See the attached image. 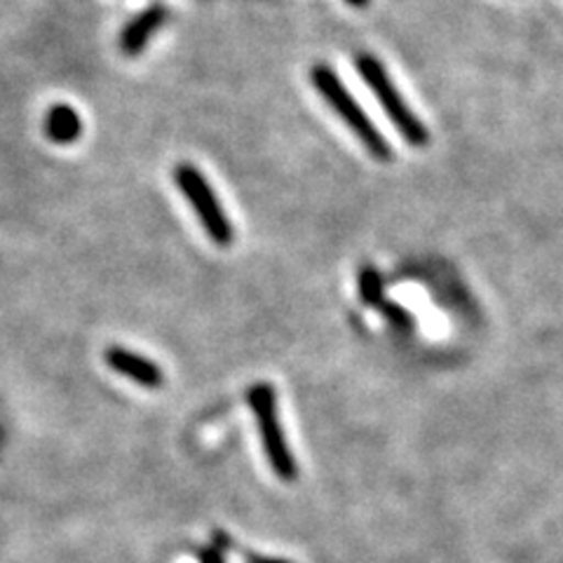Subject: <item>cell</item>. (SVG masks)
<instances>
[{
  "label": "cell",
  "instance_id": "cell-1",
  "mask_svg": "<svg viewBox=\"0 0 563 563\" xmlns=\"http://www.w3.org/2000/svg\"><path fill=\"white\" fill-rule=\"evenodd\" d=\"M310 80H312L314 90L320 92L322 99L331 106L333 113H336L350 128V132L362 141L364 148L372 153L376 161L390 163L393 161L390 144H387L385 136L376 130L374 122L368 120V115L364 113V109L357 103V99L350 95V90L343 85V80L336 76V70H333L327 64H317L310 70Z\"/></svg>",
  "mask_w": 563,
  "mask_h": 563
},
{
  "label": "cell",
  "instance_id": "cell-2",
  "mask_svg": "<svg viewBox=\"0 0 563 563\" xmlns=\"http://www.w3.org/2000/svg\"><path fill=\"white\" fill-rule=\"evenodd\" d=\"M355 66L360 70V76L364 78L368 90L376 95L385 115L390 118L397 132L404 136V141H409L411 146H426L430 141L428 128L422 125V122L416 118V113L407 106V101L401 99L393 78L387 76L385 66L374 55H360L355 59Z\"/></svg>",
  "mask_w": 563,
  "mask_h": 563
},
{
  "label": "cell",
  "instance_id": "cell-3",
  "mask_svg": "<svg viewBox=\"0 0 563 563\" xmlns=\"http://www.w3.org/2000/svg\"><path fill=\"white\" fill-rule=\"evenodd\" d=\"M250 407L254 411L258 434L263 442V451L268 455V463L273 472L282 482H294L296 479V461L291 455V449L287 444L285 430H282L279 413H277V397L273 385L258 383L250 390Z\"/></svg>",
  "mask_w": 563,
  "mask_h": 563
},
{
  "label": "cell",
  "instance_id": "cell-4",
  "mask_svg": "<svg viewBox=\"0 0 563 563\" xmlns=\"http://www.w3.org/2000/svg\"><path fill=\"white\" fill-rule=\"evenodd\" d=\"M174 181L179 186L181 196L190 202L192 211H196L205 233L214 240L219 246H231L233 244V223L223 211L217 192L211 190V184L205 179L202 172L196 165L181 163L174 169Z\"/></svg>",
  "mask_w": 563,
  "mask_h": 563
},
{
  "label": "cell",
  "instance_id": "cell-5",
  "mask_svg": "<svg viewBox=\"0 0 563 563\" xmlns=\"http://www.w3.org/2000/svg\"><path fill=\"white\" fill-rule=\"evenodd\" d=\"M106 364H109L113 372L122 374L125 378L144 385V387H151V390H155V387H161L165 383V374L161 366L146 357L136 355V352H132V350H125V347L106 350Z\"/></svg>",
  "mask_w": 563,
  "mask_h": 563
},
{
  "label": "cell",
  "instance_id": "cell-6",
  "mask_svg": "<svg viewBox=\"0 0 563 563\" xmlns=\"http://www.w3.org/2000/svg\"><path fill=\"white\" fill-rule=\"evenodd\" d=\"M167 20V10L163 5H151L141 14H136L134 20L125 26L120 35V49L125 52L128 57H136L141 49L148 45V41L157 33Z\"/></svg>",
  "mask_w": 563,
  "mask_h": 563
},
{
  "label": "cell",
  "instance_id": "cell-7",
  "mask_svg": "<svg viewBox=\"0 0 563 563\" xmlns=\"http://www.w3.org/2000/svg\"><path fill=\"white\" fill-rule=\"evenodd\" d=\"M82 122L76 109H70L68 103L52 106L45 118V134L55 144H74L80 139Z\"/></svg>",
  "mask_w": 563,
  "mask_h": 563
},
{
  "label": "cell",
  "instance_id": "cell-8",
  "mask_svg": "<svg viewBox=\"0 0 563 563\" xmlns=\"http://www.w3.org/2000/svg\"><path fill=\"white\" fill-rule=\"evenodd\" d=\"M360 294L366 306H383V279L374 268L360 273Z\"/></svg>",
  "mask_w": 563,
  "mask_h": 563
},
{
  "label": "cell",
  "instance_id": "cell-9",
  "mask_svg": "<svg viewBox=\"0 0 563 563\" xmlns=\"http://www.w3.org/2000/svg\"><path fill=\"white\" fill-rule=\"evenodd\" d=\"M380 308L385 310L387 317H390L393 324H397V327H401V329H409V327H411V317H409L407 310H401L399 306H390V303H383Z\"/></svg>",
  "mask_w": 563,
  "mask_h": 563
},
{
  "label": "cell",
  "instance_id": "cell-10",
  "mask_svg": "<svg viewBox=\"0 0 563 563\" xmlns=\"http://www.w3.org/2000/svg\"><path fill=\"white\" fill-rule=\"evenodd\" d=\"M200 563H223V554L214 548H207L200 552Z\"/></svg>",
  "mask_w": 563,
  "mask_h": 563
},
{
  "label": "cell",
  "instance_id": "cell-11",
  "mask_svg": "<svg viewBox=\"0 0 563 563\" xmlns=\"http://www.w3.org/2000/svg\"><path fill=\"white\" fill-rule=\"evenodd\" d=\"M246 561L250 563H291L285 559H273V556H261V554H246Z\"/></svg>",
  "mask_w": 563,
  "mask_h": 563
},
{
  "label": "cell",
  "instance_id": "cell-12",
  "mask_svg": "<svg viewBox=\"0 0 563 563\" xmlns=\"http://www.w3.org/2000/svg\"><path fill=\"white\" fill-rule=\"evenodd\" d=\"M347 3H350L352 8H366L368 0H347Z\"/></svg>",
  "mask_w": 563,
  "mask_h": 563
}]
</instances>
